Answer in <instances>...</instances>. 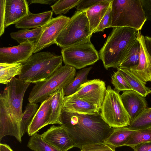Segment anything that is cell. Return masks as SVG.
<instances>
[{
	"label": "cell",
	"instance_id": "obj_39",
	"mask_svg": "<svg viewBox=\"0 0 151 151\" xmlns=\"http://www.w3.org/2000/svg\"><path fill=\"white\" fill-rule=\"evenodd\" d=\"M132 148L134 151H151V141L139 144Z\"/></svg>",
	"mask_w": 151,
	"mask_h": 151
},
{
	"label": "cell",
	"instance_id": "obj_26",
	"mask_svg": "<svg viewBox=\"0 0 151 151\" xmlns=\"http://www.w3.org/2000/svg\"><path fill=\"white\" fill-rule=\"evenodd\" d=\"M140 49V44L137 38L129 47L119 67L129 69L137 66Z\"/></svg>",
	"mask_w": 151,
	"mask_h": 151
},
{
	"label": "cell",
	"instance_id": "obj_37",
	"mask_svg": "<svg viewBox=\"0 0 151 151\" xmlns=\"http://www.w3.org/2000/svg\"><path fill=\"white\" fill-rule=\"evenodd\" d=\"M6 0H0V36H1L5 31V5Z\"/></svg>",
	"mask_w": 151,
	"mask_h": 151
},
{
	"label": "cell",
	"instance_id": "obj_9",
	"mask_svg": "<svg viewBox=\"0 0 151 151\" xmlns=\"http://www.w3.org/2000/svg\"><path fill=\"white\" fill-rule=\"evenodd\" d=\"M61 53L65 64L77 69L94 64L99 59V53L91 40L63 48Z\"/></svg>",
	"mask_w": 151,
	"mask_h": 151
},
{
	"label": "cell",
	"instance_id": "obj_33",
	"mask_svg": "<svg viewBox=\"0 0 151 151\" xmlns=\"http://www.w3.org/2000/svg\"><path fill=\"white\" fill-rule=\"evenodd\" d=\"M111 78L112 83L118 91L132 90L127 81L118 70L114 73Z\"/></svg>",
	"mask_w": 151,
	"mask_h": 151
},
{
	"label": "cell",
	"instance_id": "obj_36",
	"mask_svg": "<svg viewBox=\"0 0 151 151\" xmlns=\"http://www.w3.org/2000/svg\"><path fill=\"white\" fill-rule=\"evenodd\" d=\"M102 0H80L76 7L77 11H85Z\"/></svg>",
	"mask_w": 151,
	"mask_h": 151
},
{
	"label": "cell",
	"instance_id": "obj_32",
	"mask_svg": "<svg viewBox=\"0 0 151 151\" xmlns=\"http://www.w3.org/2000/svg\"><path fill=\"white\" fill-rule=\"evenodd\" d=\"M80 0H57L51 7L56 14H65L77 6Z\"/></svg>",
	"mask_w": 151,
	"mask_h": 151
},
{
	"label": "cell",
	"instance_id": "obj_28",
	"mask_svg": "<svg viewBox=\"0 0 151 151\" xmlns=\"http://www.w3.org/2000/svg\"><path fill=\"white\" fill-rule=\"evenodd\" d=\"M128 127L135 131L151 128V108L146 109Z\"/></svg>",
	"mask_w": 151,
	"mask_h": 151
},
{
	"label": "cell",
	"instance_id": "obj_24",
	"mask_svg": "<svg viewBox=\"0 0 151 151\" xmlns=\"http://www.w3.org/2000/svg\"><path fill=\"white\" fill-rule=\"evenodd\" d=\"M43 29V26L32 29H23L10 34L11 37L19 44L26 42H36L40 38Z\"/></svg>",
	"mask_w": 151,
	"mask_h": 151
},
{
	"label": "cell",
	"instance_id": "obj_34",
	"mask_svg": "<svg viewBox=\"0 0 151 151\" xmlns=\"http://www.w3.org/2000/svg\"><path fill=\"white\" fill-rule=\"evenodd\" d=\"M115 149L104 142H101L83 146L81 151H115Z\"/></svg>",
	"mask_w": 151,
	"mask_h": 151
},
{
	"label": "cell",
	"instance_id": "obj_30",
	"mask_svg": "<svg viewBox=\"0 0 151 151\" xmlns=\"http://www.w3.org/2000/svg\"><path fill=\"white\" fill-rule=\"evenodd\" d=\"M27 146L33 151H60L44 141L37 133L31 136Z\"/></svg>",
	"mask_w": 151,
	"mask_h": 151
},
{
	"label": "cell",
	"instance_id": "obj_17",
	"mask_svg": "<svg viewBox=\"0 0 151 151\" xmlns=\"http://www.w3.org/2000/svg\"><path fill=\"white\" fill-rule=\"evenodd\" d=\"M52 98V94L47 99L41 102L40 107L28 127L27 132L29 136H32L42 128L49 124Z\"/></svg>",
	"mask_w": 151,
	"mask_h": 151
},
{
	"label": "cell",
	"instance_id": "obj_38",
	"mask_svg": "<svg viewBox=\"0 0 151 151\" xmlns=\"http://www.w3.org/2000/svg\"><path fill=\"white\" fill-rule=\"evenodd\" d=\"M145 17L151 21V0H140Z\"/></svg>",
	"mask_w": 151,
	"mask_h": 151
},
{
	"label": "cell",
	"instance_id": "obj_12",
	"mask_svg": "<svg viewBox=\"0 0 151 151\" xmlns=\"http://www.w3.org/2000/svg\"><path fill=\"white\" fill-rule=\"evenodd\" d=\"M69 17L60 15L52 18L43 26V29L38 40L35 43L33 53L55 44L58 35L69 21Z\"/></svg>",
	"mask_w": 151,
	"mask_h": 151
},
{
	"label": "cell",
	"instance_id": "obj_8",
	"mask_svg": "<svg viewBox=\"0 0 151 151\" xmlns=\"http://www.w3.org/2000/svg\"><path fill=\"white\" fill-rule=\"evenodd\" d=\"M100 113L103 120L111 127H128L130 123L119 92L112 89L110 85L106 89Z\"/></svg>",
	"mask_w": 151,
	"mask_h": 151
},
{
	"label": "cell",
	"instance_id": "obj_3",
	"mask_svg": "<svg viewBox=\"0 0 151 151\" xmlns=\"http://www.w3.org/2000/svg\"><path fill=\"white\" fill-rule=\"evenodd\" d=\"M138 31L126 27L113 28L99 52L106 69L119 67L129 47L137 39Z\"/></svg>",
	"mask_w": 151,
	"mask_h": 151
},
{
	"label": "cell",
	"instance_id": "obj_19",
	"mask_svg": "<svg viewBox=\"0 0 151 151\" xmlns=\"http://www.w3.org/2000/svg\"><path fill=\"white\" fill-rule=\"evenodd\" d=\"M52 14L51 10L38 14L29 12L15 24V27L17 28L29 29L43 26L52 18Z\"/></svg>",
	"mask_w": 151,
	"mask_h": 151
},
{
	"label": "cell",
	"instance_id": "obj_5",
	"mask_svg": "<svg viewBox=\"0 0 151 151\" xmlns=\"http://www.w3.org/2000/svg\"><path fill=\"white\" fill-rule=\"evenodd\" d=\"M111 27H126L140 31L147 20L140 0H112Z\"/></svg>",
	"mask_w": 151,
	"mask_h": 151
},
{
	"label": "cell",
	"instance_id": "obj_29",
	"mask_svg": "<svg viewBox=\"0 0 151 151\" xmlns=\"http://www.w3.org/2000/svg\"><path fill=\"white\" fill-rule=\"evenodd\" d=\"M39 108L37 104L29 103L23 112L20 124V130L22 137L27 132L28 127Z\"/></svg>",
	"mask_w": 151,
	"mask_h": 151
},
{
	"label": "cell",
	"instance_id": "obj_18",
	"mask_svg": "<svg viewBox=\"0 0 151 151\" xmlns=\"http://www.w3.org/2000/svg\"><path fill=\"white\" fill-rule=\"evenodd\" d=\"M63 110L67 112L85 115H97L100 111L93 105L72 95L65 96Z\"/></svg>",
	"mask_w": 151,
	"mask_h": 151
},
{
	"label": "cell",
	"instance_id": "obj_41",
	"mask_svg": "<svg viewBox=\"0 0 151 151\" xmlns=\"http://www.w3.org/2000/svg\"><path fill=\"white\" fill-rule=\"evenodd\" d=\"M0 151H13L10 146L5 144H0Z\"/></svg>",
	"mask_w": 151,
	"mask_h": 151
},
{
	"label": "cell",
	"instance_id": "obj_13",
	"mask_svg": "<svg viewBox=\"0 0 151 151\" xmlns=\"http://www.w3.org/2000/svg\"><path fill=\"white\" fill-rule=\"evenodd\" d=\"M41 136L44 141L60 151H67L74 147L72 138L61 125L52 126Z\"/></svg>",
	"mask_w": 151,
	"mask_h": 151
},
{
	"label": "cell",
	"instance_id": "obj_20",
	"mask_svg": "<svg viewBox=\"0 0 151 151\" xmlns=\"http://www.w3.org/2000/svg\"><path fill=\"white\" fill-rule=\"evenodd\" d=\"M111 1L102 0L86 11L90 30L92 34L110 6Z\"/></svg>",
	"mask_w": 151,
	"mask_h": 151
},
{
	"label": "cell",
	"instance_id": "obj_16",
	"mask_svg": "<svg viewBox=\"0 0 151 151\" xmlns=\"http://www.w3.org/2000/svg\"><path fill=\"white\" fill-rule=\"evenodd\" d=\"M29 12L27 0H6L5 28L15 24Z\"/></svg>",
	"mask_w": 151,
	"mask_h": 151
},
{
	"label": "cell",
	"instance_id": "obj_31",
	"mask_svg": "<svg viewBox=\"0 0 151 151\" xmlns=\"http://www.w3.org/2000/svg\"><path fill=\"white\" fill-rule=\"evenodd\" d=\"M150 141L151 128H150L137 131L126 143L125 146L132 148L139 144Z\"/></svg>",
	"mask_w": 151,
	"mask_h": 151
},
{
	"label": "cell",
	"instance_id": "obj_2",
	"mask_svg": "<svg viewBox=\"0 0 151 151\" xmlns=\"http://www.w3.org/2000/svg\"><path fill=\"white\" fill-rule=\"evenodd\" d=\"M62 124L72 138L74 147L81 150L86 145L104 142L111 134L113 128L97 115H85L63 110Z\"/></svg>",
	"mask_w": 151,
	"mask_h": 151
},
{
	"label": "cell",
	"instance_id": "obj_15",
	"mask_svg": "<svg viewBox=\"0 0 151 151\" xmlns=\"http://www.w3.org/2000/svg\"><path fill=\"white\" fill-rule=\"evenodd\" d=\"M120 96L130 122L147 108V103L145 97L134 91H124Z\"/></svg>",
	"mask_w": 151,
	"mask_h": 151
},
{
	"label": "cell",
	"instance_id": "obj_22",
	"mask_svg": "<svg viewBox=\"0 0 151 151\" xmlns=\"http://www.w3.org/2000/svg\"><path fill=\"white\" fill-rule=\"evenodd\" d=\"M49 124H62L61 120L65 93L64 89H59L52 94Z\"/></svg>",
	"mask_w": 151,
	"mask_h": 151
},
{
	"label": "cell",
	"instance_id": "obj_21",
	"mask_svg": "<svg viewBox=\"0 0 151 151\" xmlns=\"http://www.w3.org/2000/svg\"><path fill=\"white\" fill-rule=\"evenodd\" d=\"M136 131L128 127L114 128L112 132L104 142L115 148L125 146Z\"/></svg>",
	"mask_w": 151,
	"mask_h": 151
},
{
	"label": "cell",
	"instance_id": "obj_11",
	"mask_svg": "<svg viewBox=\"0 0 151 151\" xmlns=\"http://www.w3.org/2000/svg\"><path fill=\"white\" fill-rule=\"evenodd\" d=\"M137 38L140 45L139 61L130 71L144 83L151 81V37L144 36L138 31Z\"/></svg>",
	"mask_w": 151,
	"mask_h": 151
},
{
	"label": "cell",
	"instance_id": "obj_27",
	"mask_svg": "<svg viewBox=\"0 0 151 151\" xmlns=\"http://www.w3.org/2000/svg\"><path fill=\"white\" fill-rule=\"evenodd\" d=\"M92 68V67L85 68L80 70L70 83L64 89L65 96L75 93L80 86L86 82L87 76Z\"/></svg>",
	"mask_w": 151,
	"mask_h": 151
},
{
	"label": "cell",
	"instance_id": "obj_40",
	"mask_svg": "<svg viewBox=\"0 0 151 151\" xmlns=\"http://www.w3.org/2000/svg\"><path fill=\"white\" fill-rule=\"evenodd\" d=\"M56 0H27L29 4H44L51 5L55 3Z\"/></svg>",
	"mask_w": 151,
	"mask_h": 151
},
{
	"label": "cell",
	"instance_id": "obj_4",
	"mask_svg": "<svg viewBox=\"0 0 151 151\" xmlns=\"http://www.w3.org/2000/svg\"><path fill=\"white\" fill-rule=\"evenodd\" d=\"M63 60L62 55L49 52L35 53L22 63V69L18 78L30 83L44 81L62 66Z\"/></svg>",
	"mask_w": 151,
	"mask_h": 151
},
{
	"label": "cell",
	"instance_id": "obj_7",
	"mask_svg": "<svg viewBox=\"0 0 151 151\" xmlns=\"http://www.w3.org/2000/svg\"><path fill=\"white\" fill-rule=\"evenodd\" d=\"M92 34L86 11H77L56 39L55 44L62 48L69 47L91 40Z\"/></svg>",
	"mask_w": 151,
	"mask_h": 151
},
{
	"label": "cell",
	"instance_id": "obj_23",
	"mask_svg": "<svg viewBox=\"0 0 151 151\" xmlns=\"http://www.w3.org/2000/svg\"><path fill=\"white\" fill-rule=\"evenodd\" d=\"M126 80L132 90L145 97L151 93L150 88L134 74L129 69L121 67L117 68Z\"/></svg>",
	"mask_w": 151,
	"mask_h": 151
},
{
	"label": "cell",
	"instance_id": "obj_25",
	"mask_svg": "<svg viewBox=\"0 0 151 151\" xmlns=\"http://www.w3.org/2000/svg\"><path fill=\"white\" fill-rule=\"evenodd\" d=\"M22 63H0V83L7 84L16 76L21 73Z\"/></svg>",
	"mask_w": 151,
	"mask_h": 151
},
{
	"label": "cell",
	"instance_id": "obj_10",
	"mask_svg": "<svg viewBox=\"0 0 151 151\" xmlns=\"http://www.w3.org/2000/svg\"><path fill=\"white\" fill-rule=\"evenodd\" d=\"M106 90L104 81L94 79L82 84L76 92L71 95L93 105L101 111Z\"/></svg>",
	"mask_w": 151,
	"mask_h": 151
},
{
	"label": "cell",
	"instance_id": "obj_35",
	"mask_svg": "<svg viewBox=\"0 0 151 151\" xmlns=\"http://www.w3.org/2000/svg\"><path fill=\"white\" fill-rule=\"evenodd\" d=\"M111 20L112 13L110 5L93 33L102 32L106 28L111 27Z\"/></svg>",
	"mask_w": 151,
	"mask_h": 151
},
{
	"label": "cell",
	"instance_id": "obj_14",
	"mask_svg": "<svg viewBox=\"0 0 151 151\" xmlns=\"http://www.w3.org/2000/svg\"><path fill=\"white\" fill-rule=\"evenodd\" d=\"M35 43L26 42L9 47L0 48V63H22L33 54Z\"/></svg>",
	"mask_w": 151,
	"mask_h": 151
},
{
	"label": "cell",
	"instance_id": "obj_1",
	"mask_svg": "<svg viewBox=\"0 0 151 151\" xmlns=\"http://www.w3.org/2000/svg\"><path fill=\"white\" fill-rule=\"evenodd\" d=\"M30 84L14 77L0 94V140L6 136L22 142L20 124L25 93Z\"/></svg>",
	"mask_w": 151,
	"mask_h": 151
},
{
	"label": "cell",
	"instance_id": "obj_6",
	"mask_svg": "<svg viewBox=\"0 0 151 151\" xmlns=\"http://www.w3.org/2000/svg\"><path fill=\"white\" fill-rule=\"evenodd\" d=\"M76 74L73 67L62 66L46 80L35 83L29 93L28 101L35 104L42 102L58 90L64 89L73 80Z\"/></svg>",
	"mask_w": 151,
	"mask_h": 151
}]
</instances>
